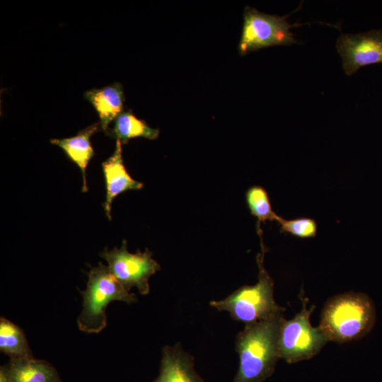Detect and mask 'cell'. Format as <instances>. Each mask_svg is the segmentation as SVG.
<instances>
[{
    "mask_svg": "<svg viewBox=\"0 0 382 382\" xmlns=\"http://www.w3.org/2000/svg\"><path fill=\"white\" fill-rule=\"evenodd\" d=\"M81 295L83 308L77 324L79 330L87 333H98L105 328V310L111 301L131 303L137 301L135 294L129 293L102 262L89 272L87 286Z\"/></svg>",
    "mask_w": 382,
    "mask_h": 382,
    "instance_id": "obj_4",
    "label": "cell"
},
{
    "mask_svg": "<svg viewBox=\"0 0 382 382\" xmlns=\"http://www.w3.org/2000/svg\"><path fill=\"white\" fill-rule=\"evenodd\" d=\"M0 382H8L6 367L1 368Z\"/></svg>",
    "mask_w": 382,
    "mask_h": 382,
    "instance_id": "obj_18",
    "label": "cell"
},
{
    "mask_svg": "<svg viewBox=\"0 0 382 382\" xmlns=\"http://www.w3.org/2000/svg\"><path fill=\"white\" fill-rule=\"evenodd\" d=\"M277 222L279 225V231L296 238L307 239L317 235L318 224L315 219L300 216L291 219H285L279 216Z\"/></svg>",
    "mask_w": 382,
    "mask_h": 382,
    "instance_id": "obj_17",
    "label": "cell"
},
{
    "mask_svg": "<svg viewBox=\"0 0 382 382\" xmlns=\"http://www.w3.org/2000/svg\"><path fill=\"white\" fill-rule=\"evenodd\" d=\"M102 130L100 122H95L71 137L63 139H51L50 143L59 146L67 158L80 169L83 177L82 192H87L86 170L90 160L95 152L91 143V137L98 131Z\"/></svg>",
    "mask_w": 382,
    "mask_h": 382,
    "instance_id": "obj_11",
    "label": "cell"
},
{
    "mask_svg": "<svg viewBox=\"0 0 382 382\" xmlns=\"http://www.w3.org/2000/svg\"><path fill=\"white\" fill-rule=\"evenodd\" d=\"M105 134L127 144L133 138L144 137L154 140L158 138L159 130L149 127L139 119L130 110H123L114 120L113 125Z\"/></svg>",
    "mask_w": 382,
    "mask_h": 382,
    "instance_id": "obj_14",
    "label": "cell"
},
{
    "mask_svg": "<svg viewBox=\"0 0 382 382\" xmlns=\"http://www.w3.org/2000/svg\"><path fill=\"white\" fill-rule=\"evenodd\" d=\"M245 200L250 214L257 220V233L260 242H263L261 223L277 221L279 216L272 209L268 193L262 186L253 185L249 187L245 192Z\"/></svg>",
    "mask_w": 382,
    "mask_h": 382,
    "instance_id": "obj_15",
    "label": "cell"
},
{
    "mask_svg": "<svg viewBox=\"0 0 382 382\" xmlns=\"http://www.w3.org/2000/svg\"><path fill=\"white\" fill-rule=\"evenodd\" d=\"M376 312L365 294L349 291L330 298L321 313L319 327L329 341L345 343L363 337L373 328Z\"/></svg>",
    "mask_w": 382,
    "mask_h": 382,
    "instance_id": "obj_2",
    "label": "cell"
},
{
    "mask_svg": "<svg viewBox=\"0 0 382 382\" xmlns=\"http://www.w3.org/2000/svg\"><path fill=\"white\" fill-rule=\"evenodd\" d=\"M122 143L116 140L113 154L102 163V169L106 187V197L104 210L106 216L111 219V204L113 199L120 194L127 190H137L144 184L134 180L127 171L122 158Z\"/></svg>",
    "mask_w": 382,
    "mask_h": 382,
    "instance_id": "obj_9",
    "label": "cell"
},
{
    "mask_svg": "<svg viewBox=\"0 0 382 382\" xmlns=\"http://www.w3.org/2000/svg\"><path fill=\"white\" fill-rule=\"evenodd\" d=\"M83 97L98 113L104 132L109 129L110 122L124 110L125 95L122 86L119 82L86 91Z\"/></svg>",
    "mask_w": 382,
    "mask_h": 382,
    "instance_id": "obj_12",
    "label": "cell"
},
{
    "mask_svg": "<svg viewBox=\"0 0 382 382\" xmlns=\"http://www.w3.org/2000/svg\"><path fill=\"white\" fill-rule=\"evenodd\" d=\"M6 370L8 382H55V369L48 362L28 357H12Z\"/></svg>",
    "mask_w": 382,
    "mask_h": 382,
    "instance_id": "obj_13",
    "label": "cell"
},
{
    "mask_svg": "<svg viewBox=\"0 0 382 382\" xmlns=\"http://www.w3.org/2000/svg\"><path fill=\"white\" fill-rule=\"evenodd\" d=\"M154 382H204L194 369L193 357L178 343L162 351L161 369Z\"/></svg>",
    "mask_w": 382,
    "mask_h": 382,
    "instance_id": "obj_10",
    "label": "cell"
},
{
    "mask_svg": "<svg viewBox=\"0 0 382 382\" xmlns=\"http://www.w3.org/2000/svg\"><path fill=\"white\" fill-rule=\"evenodd\" d=\"M100 255L107 261L110 271L127 291L135 286L140 294H149V279L160 270V265L152 258L148 249L143 253L138 250L136 253H131L124 240L120 248L105 249Z\"/></svg>",
    "mask_w": 382,
    "mask_h": 382,
    "instance_id": "obj_7",
    "label": "cell"
},
{
    "mask_svg": "<svg viewBox=\"0 0 382 382\" xmlns=\"http://www.w3.org/2000/svg\"><path fill=\"white\" fill-rule=\"evenodd\" d=\"M288 16H279L260 12L247 6L243 13V24L238 45L241 55L272 46L297 44L290 29Z\"/></svg>",
    "mask_w": 382,
    "mask_h": 382,
    "instance_id": "obj_6",
    "label": "cell"
},
{
    "mask_svg": "<svg viewBox=\"0 0 382 382\" xmlns=\"http://www.w3.org/2000/svg\"><path fill=\"white\" fill-rule=\"evenodd\" d=\"M55 382H60V381H55Z\"/></svg>",
    "mask_w": 382,
    "mask_h": 382,
    "instance_id": "obj_19",
    "label": "cell"
},
{
    "mask_svg": "<svg viewBox=\"0 0 382 382\" xmlns=\"http://www.w3.org/2000/svg\"><path fill=\"white\" fill-rule=\"evenodd\" d=\"M265 251L257 256L258 281L252 286H243L219 301H212L210 306L219 311H228L233 319L250 325L284 312L274 299V282L265 270L263 260Z\"/></svg>",
    "mask_w": 382,
    "mask_h": 382,
    "instance_id": "obj_3",
    "label": "cell"
},
{
    "mask_svg": "<svg viewBox=\"0 0 382 382\" xmlns=\"http://www.w3.org/2000/svg\"><path fill=\"white\" fill-rule=\"evenodd\" d=\"M0 349L12 357H28L30 352L25 335L20 328L1 318Z\"/></svg>",
    "mask_w": 382,
    "mask_h": 382,
    "instance_id": "obj_16",
    "label": "cell"
},
{
    "mask_svg": "<svg viewBox=\"0 0 382 382\" xmlns=\"http://www.w3.org/2000/svg\"><path fill=\"white\" fill-rule=\"evenodd\" d=\"M283 312L246 325L236 339L239 367L233 382H262L274 373L279 356L278 337Z\"/></svg>",
    "mask_w": 382,
    "mask_h": 382,
    "instance_id": "obj_1",
    "label": "cell"
},
{
    "mask_svg": "<svg viewBox=\"0 0 382 382\" xmlns=\"http://www.w3.org/2000/svg\"><path fill=\"white\" fill-rule=\"evenodd\" d=\"M336 47L345 73L351 76L362 66L382 62V30L342 34Z\"/></svg>",
    "mask_w": 382,
    "mask_h": 382,
    "instance_id": "obj_8",
    "label": "cell"
},
{
    "mask_svg": "<svg viewBox=\"0 0 382 382\" xmlns=\"http://www.w3.org/2000/svg\"><path fill=\"white\" fill-rule=\"evenodd\" d=\"M302 309L290 320L282 318L278 337L279 358L287 363L307 360L316 355L329 342L320 327H313L310 317L315 306L307 308L308 299L301 297Z\"/></svg>",
    "mask_w": 382,
    "mask_h": 382,
    "instance_id": "obj_5",
    "label": "cell"
}]
</instances>
